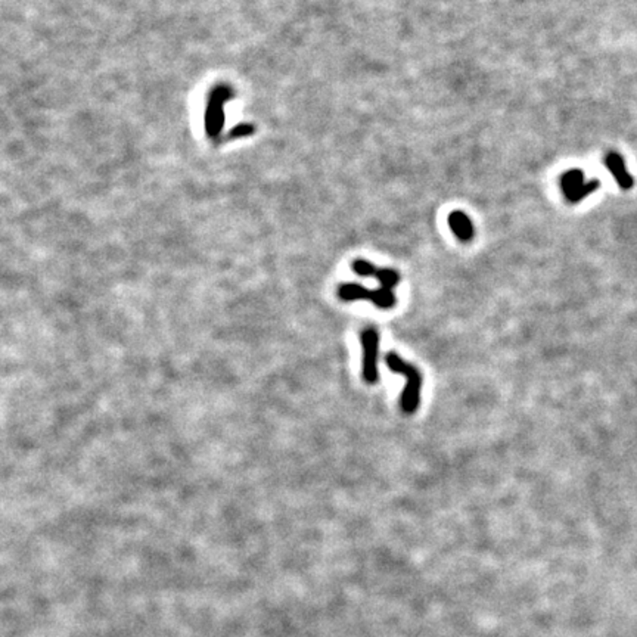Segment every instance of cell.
I'll return each instance as SVG.
<instances>
[{"mask_svg":"<svg viewBox=\"0 0 637 637\" xmlns=\"http://www.w3.org/2000/svg\"><path fill=\"white\" fill-rule=\"evenodd\" d=\"M387 368L399 375L406 377V387L400 397V408L406 415H413L421 403L422 375L416 366L403 360L397 353L386 354Z\"/></svg>","mask_w":637,"mask_h":637,"instance_id":"cell-1","label":"cell"},{"mask_svg":"<svg viewBox=\"0 0 637 637\" xmlns=\"http://www.w3.org/2000/svg\"><path fill=\"white\" fill-rule=\"evenodd\" d=\"M336 294L341 301H370L382 310H390L395 305L394 291L382 287L379 289H369L360 283L347 282L339 285Z\"/></svg>","mask_w":637,"mask_h":637,"instance_id":"cell-2","label":"cell"},{"mask_svg":"<svg viewBox=\"0 0 637 637\" xmlns=\"http://www.w3.org/2000/svg\"><path fill=\"white\" fill-rule=\"evenodd\" d=\"M379 332L373 326L365 327L360 334L361 350H363V357H361V377H363V381L369 383V386H373V383H377L379 381Z\"/></svg>","mask_w":637,"mask_h":637,"instance_id":"cell-3","label":"cell"},{"mask_svg":"<svg viewBox=\"0 0 637 637\" xmlns=\"http://www.w3.org/2000/svg\"><path fill=\"white\" fill-rule=\"evenodd\" d=\"M561 188L567 200L573 204L583 201L586 196L596 192L599 188L598 180L586 182L584 173L581 170H569L561 179Z\"/></svg>","mask_w":637,"mask_h":637,"instance_id":"cell-4","label":"cell"},{"mask_svg":"<svg viewBox=\"0 0 637 637\" xmlns=\"http://www.w3.org/2000/svg\"><path fill=\"white\" fill-rule=\"evenodd\" d=\"M605 164H607V169L612 174V178L615 179V182L618 183L621 189L624 191L631 189L633 178H631V174L627 171V167H625V162L620 153L609 152L605 158Z\"/></svg>","mask_w":637,"mask_h":637,"instance_id":"cell-5","label":"cell"},{"mask_svg":"<svg viewBox=\"0 0 637 637\" xmlns=\"http://www.w3.org/2000/svg\"><path fill=\"white\" fill-rule=\"evenodd\" d=\"M448 226L456 238L462 243H469L475 235L474 225L464 211H453L448 216Z\"/></svg>","mask_w":637,"mask_h":637,"instance_id":"cell-6","label":"cell"},{"mask_svg":"<svg viewBox=\"0 0 637 637\" xmlns=\"http://www.w3.org/2000/svg\"><path fill=\"white\" fill-rule=\"evenodd\" d=\"M375 279L379 281L382 288L394 289L400 282V274L392 269H378Z\"/></svg>","mask_w":637,"mask_h":637,"instance_id":"cell-7","label":"cell"},{"mask_svg":"<svg viewBox=\"0 0 637 637\" xmlns=\"http://www.w3.org/2000/svg\"><path fill=\"white\" fill-rule=\"evenodd\" d=\"M353 270L354 273L359 274V276H363V278H375L377 272H378V269L373 266L372 263L366 260H361V258L353 263Z\"/></svg>","mask_w":637,"mask_h":637,"instance_id":"cell-8","label":"cell"}]
</instances>
